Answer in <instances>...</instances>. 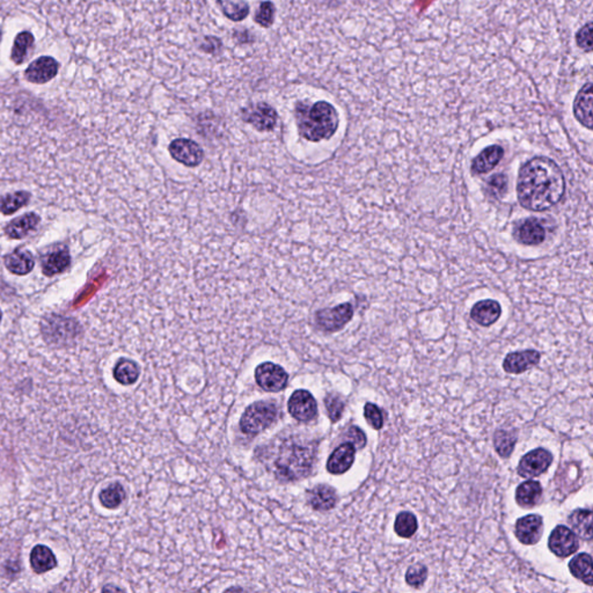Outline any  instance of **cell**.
<instances>
[{
	"label": "cell",
	"mask_w": 593,
	"mask_h": 593,
	"mask_svg": "<svg viewBox=\"0 0 593 593\" xmlns=\"http://www.w3.org/2000/svg\"><path fill=\"white\" fill-rule=\"evenodd\" d=\"M564 194V172L550 158L535 156L519 169L517 197L524 209L542 213L557 206Z\"/></svg>",
	"instance_id": "cell-1"
},
{
	"label": "cell",
	"mask_w": 593,
	"mask_h": 593,
	"mask_svg": "<svg viewBox=\"0 0 593 593\" xmlns=\"http://www.w3.org/2000/svg\"><path fill=\"white\" fill-rule=\"evenodd\" d=\"M295 114L299 133L309 142L332 138L340 123L334 106L326 101H318L313 105L299 102Z\"/></svg>",
	"instance_id": "cell-2"
},
{
	"label": "cell",
	"mask_w": 593,
	"mask_h": 593,
	"mask_svg": "<svg viewBox=\"0 0 593 593\" xmlns=\"http://www.w3.org/2000/svg\"><path fill=\"white\" fill-rule=\"evenodd\" d=\"M314 448L298 443H285L275 460V473L279 479L295 481L311 472L314 460Z\"/></svg>",
	"instance_id": "cell-3"
},
{
	"label": "cell",
	"mask_w": 593,
	"mask_h": 593,
	"mask_svg": "<svg viewBox=\"0 0 593 593\" xmlns=\"http://www.w3.org/2000/svg\"><path fill=\"white\" fill-rule=\"evenodd\" d=\"M41 332L48 345L55 348H65L74 345L76 338L81 334V328L73 319L53 314L42 321Z\"/></svg>",
	"instance_id": "cell-4"
},
{
	"label": "cell",
	"mask_w": 593,
	"mask_h": 593,
	"mask_svg": "<svg viewBox=\"0 0 593 593\" xmlns=\"http://www.w3.org/2000/svg\"><path fill=\"white\" fill-rule=\"evenodd\" d=\"M277 408L272 402L260 401L251 404L240 420L244 434H258L275 422Z\"/></svg>",
	"instance_id": "cell-5"
},
{
	"label": "cell",
	"mask_w": 593,
	"mask_h": 593,
	"mask_svg": "<svg viewBox=\"0 0 593 593\" xmlns=\"http://www.w3.org/2000/svg\"><path fill=\"white\" fill-rule=\"evenodd\" d=\"M354 317V307L350 302L319 311L315 314V321L319 328L325 332H338L343 328Z\"/></svg>",
	"instance_id": "cell-6"
},
{
	"label": "cell",
	"mask_w": 593,
	"mask_h": 593,
	"mask_svg": "<svg viewBox=\"0 0 593 593\" xmlns=\"http://www.w3.org/2000/svg\"><path fill=\"white\" fill-rule=\"evenodd\" d=\"M255 379L265 392H279L286 387L288 375L282 366L265 361L256 368Z\"/></svg>",
	"instance_id": "cell-7"
},
{
	"label": "cell",
	"mask_w": 593,
	"mask_h": 593,
	"mask_svg": "<svg viewBox=\"0 0 593 593\" xmlns=\"http://www.w3.org/2000/svg\"><path fill=\"white\" fill-rule=\"evenodd\" d=\"M553 462V455L545 448H535L521 458L518 465V474L525 479L544 474Z\"/></svg>",
	"instance_id": "cell-8"
},
{
	"label": "cell",
	"mask_w": 593,
	"mask_h": 593,
	"mask_svg": "<svg viewBox=\"0 0 593 593\" xmlns=\"http://www.w3.org/2000/svg\"><path fill=\"white\" fill-rule=\"evenodd\" d=\"M168 149L173 159L186 166H199L204 158L202 147L194 140L187 138L173 140Z\"/></svg>",
	"instance_id": "cell-9"
},
{
	"label": "cell",
	"mask_w": 593,
	"mask_h": 593,
	"mask_svg": "<svg viewBox=\"0 0 593 593\" xmlns=\"http://www.w3.org/2000/svg\"><path fill=\"white\" fill-rule=\"evenodd\" d=\"M548 547L550 552L555 554L557 557H568L576 553L580 548V541L577 539L576 534L573 531L564 525L554 528L550 533Z\"/></svg>",
	"instance_id": "cell-10"
},
{
	"label": "cell",
	"mask_w": 593,
	"mask_h": 593,
	"mask_svg": "<svg viewBox=\"0 0 593 593\" xmlns=\"http://www.w3.org/2000/svg\"><path fill=\"white\" fill-rule=\"evenodd\" d=\"M288 408V413L297 421L309 422L318 414V404L314 397L305 389H298L291 395Z\"/></svg>",
	"instance_id": "cell-11"
},
{
	"label": "cell",
	"mask_w": 593,
	"mask_h": 593,
	"mask_svg": "<svg viewBox=\"0 0 593 593\" xmlns=\"http://www.w3.org/2000/svg\"><path fill=\"white\" fill-rule=\"evenodd\" d=\"M242 119L245 122L252 124L256 130L267 133L272 131L277 123V113L268 103L260 102L255 106L242 112Z\"/></svg>",
	"instance_id": "cell-12"
},
{
	"label": "cell",
	"mask_w": 593,
	"mask_h": 593,
	"mask_svg": "<svg viewBox=\"0 0 593 593\" xmlns=\"http://www.w3.org/2000/svg\"><path fill=\"white\" fill-rule=\"evenodd\" d=\"M514 238L521 245H540L546 240V229L539 219L531 217L516 224Z\"/></svg>",
	"instance_id": "cell-13"
},
{
	"label": "cell",
	"mask_w": 593,
	"mask_h": 593,
	"mask_svg": "<svg viewBox=\"0 0 593 593\" xmlns=\"http://www.w3.org/2000/svg\"><path fill=\"white\" fill-rule=\"evenodd\" d=\"M544 532V521L539 514H528L518 519L514 533L524 545L537 544Z\"/></svg>",
	"instance_id": "cell-14"
},
{
	"label": "cell",
	"mask_w": 593,
	"mask_h": 593,
	"mask_svg": "<svg viewBox=\"0 0 593 593\" xmlns=\"http://www.w3.org/2000/svg\"><path fill=\"white\" fill-rule=\"evenodd\" d=\"M573 115L582 126L592 129V84H585L577 93L573 102Z\"/></svg>",
	"instance_id": "cell-15"
},
{
	"label": "cell",
	"mask_w": 593,
	"mask_h": 593,
	"mask_svg": "<svg viewBox=\"0 0 593 593\" xmlns=\"http://www.w3.org/2000/svg\"><path fill=\"white\" fill-rule=\"evenodd\" d=\"M356 448L348 441L340 445L327 461V471L334 475L345 474L355 461Z\"/></svg>",
	"instance_id": "cell-16"
},
{
	"label": "cell",
	"mask_w": 593,
	"mask_h": 593,
	"mask_svg": "<svg viewBox=\"0 0 593 593\" xmlns=\"http://www.w3.org/2000/svg\"><path fill=\"white\" fill-rule=\"evenodd\" d=\"M540 361V354L537 350H524V352H511L503 361L504 371L507 373H523L528 368H533Z\"/></svg>",
	"instance_id": "cell-17"
},
{
	"label": "cell",
	"mask_w": 593,
	"mask_h": 593,
	"mask_svg": "<svg viewBox=\"0 0 593 593\" xmlns=\"http://www.w3.org/2000/svg\"><path fill=\"white\" fill-rule=\"evenodd\" d=\"M58 72V64L51 57H41L30 64L26 70V78L30 83L46 84L53 79Z\"/></svg>",
	"instance_id": "cell-18"
},
{
	"label": "cell",
	"mask_w": 593,
	"mask_h": 593,
	"mask_svg": "<svg viewBox=\"0 0 593 593\" xmlns=\"http://www.w3.org/2000/svg\"><path fill=\"white\" fill-rule=\"evenodd\" d=\"M502 315V307L500 302L494 299H484L477 302L471 309V318L477 325L489 327L494 325Z\"/></svg>",
	"instance_id": "cell-19"
},
{
	"label": "cell",
	"mask_w": 593,
	"mask_h": 593,
	"mask_svg": "<svg viewBox=\"0 0 593 593\" xmlns=\"http://www.w3.org/2000/svg\"><path fill=\"white\" fill-rule=\"evenodd\" d=\"M504 149L500 145L488 146L472 163V173L474 175H481L491 172L500 163L503 158Z\"/></svg>",
	"instance_id": "cell-20"
},
{
	"label": "cell",
	"mask_w": 593,
	"mask_h": 593,
	"mask_svg": "<svg viewBox=\"0 0 593 593\" xmlns=\"http://www.w3.org/2000/svg\"><path fill=\"white\" fill-rule=\"evenodd\" d=\"M309 503L314 510L328 511L338 503V495L334 488L327 484H319L309 493Z\"/></svg>",
	"instance_id": "cell-21"
},
{
	"label": "cell",
	"mask_w": 593,
	"mask_h": 593,
	"mask_svg": "<svg viewBox=\"0 0 593 593\" xmlns=\"http://www.w3.org/2000/svg\"><path fill=\"white\" fill-rule=\"evenodd\" d=\"M30 567L34 573L42 575L57 567V559L53 550L44 545L34 547L29 557Z\"/></svg>",
	"instance_id": "cell-22"
},
{
	"label": "cell",
	"mask_w": 593,
	"mask_h": 593,
	"mask_svg": "<svg viewBox=\"0 0 593 593\" xmlns=\"http://www.w3.org/2000/svg\"><path fill=\"white\" fill-rule=\"evenodd\" d=\"M542 496V486L540 482L528 480L518 486L516 491V500L521 507H533L539 503Z\"/></svg>",
	"instance_id": "cell-23"
},
{
	"label": "cell",
	"mask_w": 593,
	"mask_h": 593,
	"mask_svg": "<svg viewBox=\"0 0 593 593\" xmlns=\"http://www.w3.org/2000/svg\"><path fill=\"white\" fill-rule=\"evenodd\" d=\"M5 265L12 274L26 275L33 270L35 261L30 253L17 249L13 253H11L10 255L6 256Z\"/></svg>",
	"instance_id": "cell-24"
},
{
	"label": "cell",
	"mask_w": 593,
	"mask_h": 593,
	"mask_svg": "<svg viewBox=\"0 0 593 593\" xmlns=\"http://www.w3.org/2000/svg\"><path fill=\"white\" fill-rule=\"evenodd\" d=\"M569 569L570 573H573V576L576 577L577 580H582L589 587L592 585V557L589 554H580L573 557V560L570 561Z\"/></svg>",
	"instance_id": "cell-25"
},
{
	"label": "cell",
	"mask_w": 593,
	"mask_h": 593,
	"mask_svg": "<svg viewBox=\"0 0 593 593\" xmlns=\"http://www.w3.org/2000/svg\"><path fill=\"white\" fill-rule=\"evenodd\" d=\"M569 523L573 531L582 539L591 540L592 538V511L587 509H578L573 511L569 517Z\"/></svg>",
	"instance_id": "cell-26"
},
{
	"label": "cell",
	"mask_w": 593,
	"mask_h": 593,
	"mask_svg": "<svg viewBox=\"0 0 593 593\" xmlns=\"http://www.w3.org/2000/svg\"><path fill=\"white\" fill-rule=\"evenodd\" d=\"M70 261V253L67 248L57 249L44 259L42 265L44 275L53 276L60 274L69 267Z\"/></svg>",
	"instance_id": "cell-27"
},
{
	"label": "cell",
	"mask_w": 593,
	"mask_h": 593,
	"mask_svg": "<svg viewBox=\"0 0 593 593\" xmlns=\"http://www.w3.org/2000/svg\"><path fill=\"white\" fill-rule=\"evenodd\" d=\"M113 375L114 379L119 384L129 386V385L135 384L138 377H140V368H138L135 361H131V359H126V358H122L115 365Z\"/></svg>",
	"instance_id": "cell-28"
},
{
	"label": "cell",
	"mask_w": 593,
	"mask_h": 593,
	"mask_svg": "<svg viewBox=\"0 0 593 593\" xmlns=\"http://www.w3.org/2000/svg\"><path fill=\"white\" fill-rule=\"evenodd\" d=\"M39 222H40L39 215L35 213H27L7 225L6 234L13 239L24 238L30 231H33L36 227Z\"/></svg>",
	"instance_id": "cell-29"
},
{
	"label": "cell",
	"mask_w": 593,
	"mask_h": 593,
	"mask_svg": "<svg viewBox=\"0 0 593 593\" xmlns=\"http://www.w3.org/2000/svg\"><path fill=\"white\" fill-rule=\"evenodd\" d=\"M99 500L103 507L114 510L126 500V491L121 484H110L100 493Z\"/></svg>",
	"instance_id": "cell-30"
},
{
	"label": "cell",
	"mask_w": 593,
	"mask_h": 593,
	"mask_svg": "<svg viewBox=\"0 0 593 593\" xmlns=\"http://www.w3.org/2000/svg\"><path fill=\"white\" fill-rule=\"evenodd\" d=\"M218 4L229 20L241 21L249 14V5L244 0H218Z\"/></svg>",
	"instance_id": "cell-31"
},
{
	"label": "cell",
	"mask_w": 593,
	"mask_h": 593,
	"mask_svg": "<svg viewBox=\"0 0 593 593\" xmlns=\"http://www.w3.org/2000/svg\"><path fill=\"white\" fill-rule=\"evenodd\" d=\"M28 201H29V194L27 192H17L0 197V213L4 215H12L22 206H26Z\"/></svg>",
	"instance_id": "cell-32"
},
{
	"label": "cell",
	"mask_w": 593,
	"mask_h": 593,
	"mask_svg": "<svg viewBox=\"0 0 593 593\" xmlns=\"http://www.w3.org/2000/svg\"><path fill=\"white\" fill-rule=\"evenodd\" d=\"M394 530L399 537L404 538V539L411 538L418 531V519L411 512L404 511L397 516Z\"/></svg>",
	"instance_id": "cell-33"
},
{
	"label": "cell",
	"mask_w": 593,
	"mask_h": 593,
	"mask_svg": "<svg viewBox=\"0 0 593 593\" xmlns=\"http://www.w3.org/2000/svg\"><path fill=\"white\" fill-rule=\"evenodd\" d=\"M34 44L33 34L29 32H22L15 37L14 41L13 49L11 53V58L14 63L19 64L24 63L25 58H26L27 50L32 47Z\"/></svg>",
	"instance_id": "cell-34"
},
{
	"label": "cell",
	"mask_w": 593,
	"mask_h": 593,
	"mask_svg": "<svg viewBox=\"0 0 593 593\" xmlns=\"http://www.w3.org/2000/svg\"><path fill=\"white\" fill-rule=\"evenodd\" d=\"M516 441H517V437L509 431L498 430L495 434V448L500 457H509L514 452Z\"/></svg>",
	"instance_id": "cell-35"
},
{
	"label": "cell",
	"mask_w": 593,
	"mask_h": 593,
	"mask_svg": "<svg viewBox=\"0 0 593 593\" xmlns=\"http://www.w3.org/2000/svg\"><path fill=\"white\" fill-rule=\"evenodd\" d=\"M325 406L331 421L338 422L341 420L342 414L345 411V401L340 395L334 394V393L327 395L325 399Z\"/></svg>",
	"instance_id": "cell-36"
},
{
	"label": "cell",
	"mask_w": 593,
	"mask_h": 593,
	"mask_svg": "<svg viewBox=\"0 0 593 593\" xmlns=\"http://www.w3.org/2000/svg\"><path fill=\"white\" fill-rule=\"evenodd\" d=\"M274 19H275V6H274V4L272 1L262 3L260 5L259 10L256 12L255 19H254L256 24L268 28V27L274 24Z\"/></svg>",
	"instance_id": "cell-37"
},
{
	"label": "cell",
	"mask_w": 593,
	"mask_h": 593,
	"mask_svg": "<svg viewBox=\"0 0 593 593\" xmlns=\"http://www.w3.org/2000/svg\"><path fill=\"white\" fill-rule=\"evenodd\" d=\"M427 569L423 564H414L406 573V582L411 587H420L427 580Z\"/></svg>",
	"instance_id": "cell-38"
},
{
	"label": "cell",
	"mask_w": 593,
	"mask_h": 593,
	"mask_svg": "<svg viewBox=\"0 0 593 593\" xmlns=\"http://www.w3.org/2000/svg\"><path fill=\"white\" fill-rule=\"evenodd\" d=\"M487 190L491 196L500 199L507 190V178L504 174H495L488 181Z\"/></svg>",
	"instance_id": "cell-39"
},
{
	"label": "cell",
	"mask_w": 593,
	"mask_h": 593,
	"mask_svg": "<svg viewBox=\"0 0 593 593\" xmlns=\"http://www.w3.org/2000/svg\"><path fill=\"white\" fill-rule=\"evenodd\" d=\"M364 416L368 425H371L375 430H380L384 425L382 413H381L378 406H375V404H365Z\"/></svg>",
	"instance_id": "cell-40"
},
{
	"label": "cell",
	"mask_w": 593,
	"mask_h": 593,
	"mask_svg": "<svg viewBox=\"0 0 593 593\" xmlns=\"http://www.w3.org/2000/svg\"><path fill=\"white\" fill-rule=\"evenodd\" d=\"M576 44L580 49H583L587 53H590L592 50V22L591 21L577 32Z\"/></svg>",
	"instance_id": "cell-41"
},
{
	"label": "cell",
	"mask_w": 593,
	"mask_h": 593,
	"mask_svg": "<svg viewBox=\"0 0 593 593\" xmlns=\"http://www.w3.org/2000/svg\"><path fill=\"white\" fill-rule=\"evenodd\" d=\"M347 438H348L350 443L355 446L356 450H357V448H363L365 445H366V437H365V434L358 427H350V429H349L348 434H347Z\"/></svg>",
	"instance_id": "cell-42"
},
{
	"label": "cell",
	"mask_w": 593,
	"mask_h": 593,
	"mask_svg": "<svg viewBox=\"0 0 593 593\" xmlns=\"http://www.w3.org/2000/svg\"><path fill=\"white\" fill-rule=\"evenodd\" d=\"M0 39H1V29H0Z\"/></svg>",
	"instance_id": "cell-43"
},
{
	"label": "cell",
	"mask_w": 593,
	"mask_h": 593,
	"mask_svg": "<svg viewBox=\"0 0 593 593\" xmlns=\"http://www.w3.org/2000/svg\"><path fill=\"white\" fill-rule=\"evenodd\" d=\"M0 320H1V312H0Z\"/></svg>",
	"instance_id": "cell-44"
}]
</instances>
